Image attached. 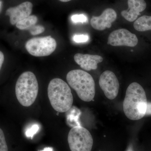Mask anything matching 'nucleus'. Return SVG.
Masks as SVG:
<instances>
[{"instance_id":"obj_1","label":"nucleus","mask_w":151,"mask_h":151,"mask_svg":"<svg viewBox=\"0 0 151 151\" xmlns=\"http://www.w3.org/2000/svg\"><path fill=\"white\" fill-rule=\"evenodd\" d=\"M147 100L145 92L140 84L133 82L128 86L123 103L125 115L133 121L142 119L145 116Z\"/></svg>"},{"instance_id":"obj_2","label":"nucleus","mask_w":151,"mask_h":151,"mask_svg":"<svg viewBox=\"0 0 151 151\" xmlns=\"http://www.w3.org/2000/svg\"><path fill=\"white\" fill-rule=\"evenodd\" d=\"M50 102L53 109L59 113L67 112L72 107L73 97L70 87L59 78L51 80L47 88Z\"/></svg>"},{"instance_id":"obj_3","label":"nucleus","mask_w":151,"mask_h":151,"mask_svg":"<svg viewBox=\"0 0 151 151\" xmlns=\"http://www.w3.org/2000/svg\"><path fill=\"white\" fill-rule=\"evenodd\" d=\"M66 80L82 101L90 102L93 100L95 94V83L89 73L80 69L70 70L67 73Z\"/></svg>"},{"instance_id":"obj_4","label":"nucleus","mask_w":151,"mask_h":151,"mask_svg":"<svg viewBox=\"0 0 151 151\" xmlns=\"http://www.w3.org/2000/svg\"><path fill=\"white\" fill-rule=\"evenodd\" d=\"M39 85L34 73L26 71L22 73L17 81L15 93L19 103L24 107H29L37 97Z\"/></svg>"},{"instance_id":"obj_5","label":"nucleus","mask_w":151,"mask_h":151,"mask_svg":"<svg viewBox=\"0 0 151 151\" xmlns=\"http://www.w3.org/2000/svg\"><path fill=\"white\" fill-rule=\"evenodd\" d=\"M71 151H91L93 145L92 135L88 130L80 126L71 129L68 136Z\"/></svg>"},{"instance_id":"obj_6","label":"nucleus","mask_w":151,"mask_h":151,"mask_svg":"<svg viewBox=\"0 0 151 151\" xmlns=\"http://www.w3.org/2000/svg\"><path fill=\"white\" fill-rule=\"evenodd\" d=\"M56 41L50 36L34 37L28 40L25 48L30 54L35 57L48 56L55 50Z\"/></svg>"},{"instance_id":"obj_7","label":"nucleus","mask_w":151,"mask_h":151,"mask_svg":"<svg viewBox=\"0 0 151 151\" xmlns=\"http://www.w3.org/2000/svg\"><path fill=\"white\" fill-rule=\"evenodd\" d=\"M99 85L106 97L112 100L116 98L119 93V83L115 73L107 70L100 76Z\"/></svg>"},{"instance_id":"obj_8","label":"nucleus","mask_w":151,"mask_h":151,"mask_svg":"<svg viewBox=\"0 0 151 151\" xmlns=\"http://www.w3.org/2000/svg\"><path fill=\"white\" fill-rule=\"evenodd\" d=\"M138 42L137 36L125 29L112 32L108 38V44L113 46L134 47Z\"/></svg>"},{"instance_id":"obj_9","label":"nucleus","mask_w":151,"mask_h":151,"mask_svg":"<svg viewBox=\"0 0 151 151\" xmlns=\"http://www.w3.org/2000/svg\"><path fill=\"white\" fill-rule=\"evenodd\" d=\"M32 3L26 1L18 6L7 9L6 14L10 18L11 24L15 25L17 23L29 16L32 11Z\"/></svg>"},{"instance_id":"obj_10","label":"nucleus","mask_w":151,"mask_h":151,"mask_svg":"<svg viewBox=\"0 0 151 151\" xmlns=\"http://www.w3.org/2000/svg\"><path fill=\"white\" fill-rule=\"evenodd\" d=\"M117 14L113 9L108 8L105 10L100 16H93L90 20L91 26L94 29L102 31L110 28L112 23L117 19Z\"/></svg>"},{"instance_id":"obj_11","label":"nucleus","mask_w":151,"mask_h":151,"mask_svg":"<svg viewBox=\"0 0 151 151\" xmlns=\"http://www.w3.org/2000/svg\"><path fill=\"white\" fill-rule=\"evenodd\" d=\"M75 62L84 70H96L97 64L103 61V57L96 55L76 53L74 56Z\"/></svg>"},{"instance_id":"obj_12","label":"nucleus","mask_w":151,"mask_h":151,"mask_svg":"<svg viewBox=\"0 0 151 151\" xmlns=\"http://www.w3.org/2000/svg\"><path fill=\"white\" fill-rule=\"evenodd\" d=\"M129 9L122 11V15L128 21L133 22L136 20L140 13L145 10L147 4L145 0H128Z\"/></svg>"},{"instance_id":"obj_13","label":"nucleus","mask_w":151,"mask_h":151,"mask_svg":"<svg viewBox=\"0 0 151 151\" xmlns=\"http://www.w3.org/2000/svg\"><path fill=\"white\" fill-rule=\"evenodd\" d=\"M66 122L69 127H72L81 126L79 119L81 115V112L76 106H72L66 112Z\"/></svg>"},{"instance_id":"obj_14","label":"nucleus","mask_w":151,"mask_h":151,"mask_svg":"<svg viewBox=\"0 0 151 151\" xmlns=\"http://www.w3.org/2000/svg\"><path fill=\"white\" fill-rule=\"evenodd\" d=\"M134 27L135 29L139 32L151 30V16L140 17L135 21Z\"/></svg>"},{"instance_id":"obj_15","label":"nucleus","mask_w":151,"mask_h":151,"mask_svg":"<svg viewBox=\"0 0 151 151\" xmlns=\"http://www.w3.org/2000/svg\"><path fill=\"white\" fill-rule=\"evenodd\" d=\"M37 20V17L35 15H30L17 23L16 25L19 29L27 30L36 24Z\"/></svg>"},{"instance_id":"obj_16","label":"nucleus","mask_w":151,"mask_h":151,"mask_svg":"<svg viewBox=\"0 0 151 151\" xmlns=\"http://www.w3.org/2000/svg\"><path fill=\"white\" fill-rule=\"evenodd\" d=\"M40 129L39 126L37 124H34L27 129L25 135L27 138L32 139L35 135L37 134Z\"/></svg>"},{"instance_id":"obj_17","label":"nucleus","mask_w":151,"mask_h":151,"mask_svg":"<svg viewBox=\"0 0 151 151\" xmlns=\"http://www.w3.org/2000/svg\"><path fill=\"white\" fill-rule=\"evenodd\" d=\"M45 30V29L43 26L35 24L30 28L27 30L29 31L31 34L33 35H36L43 32Z\"/></svg>"},{"instance_id":"obj_18","label":"nucleus","mask_w":151,"mask_h":151,"mask_svg":"<svg viewBox=\"0 0 151 151\" xmlns=\"http://www.w3.org/2000/svg\"><path fill=\"white\" fill-rule=\"evenodd\" d=\"M0 151H8V148L6 142L4 134L0 128Z\"/></svg>"},{"instance_id":"obj_19","label":"nucleus","mask_w":151,"mask_h":151,"mask_svg":"<svg viewBox=\"0 0 151 151\" xmlns=\"http://www.w3.org/2000/svg\"><path fill=\"white\" fill-rule=\"evenodd\" d=\"M71 21L75 23L86 22L88 21L87 17L83 14L73 15L71 17Z\"/></svg>"},{"instance_id":"obj_20","label":"nucleus","mask_w":151,"mask_h":151,"mask_svg":"<svg viewBox=\"0 0 151 151\" xmlns=\"http://www.w3.org/2000/svg\"><path fill=\"white\" fill-rule=\"evenodd\" d=\"M89 39V37L84 35H75L73 37V40L74 42L77 43L86 42Z\"/></svg>"},{"instance_id":"obj_21","label":"nucleus","mask_w":151,"mask_h":151,"mask_svg":"<svg viewBox=\"0 0 151 151\" xmlns=\"http://www.w3.org/2000/svg\"><path fill=\"white\" fill-rule=\"evenodd\" d=\"M145 116H151V102H147Z\"/></svg>"},{"instance_id":"obj_22","label":"nucleus","mask_w":151,"mask_h":151,"mask_svg":"<svg viewBox=\"0 0 151 151\" xmlns=\"http://www.w3.org/2000/svg\"><path fill=\"white\" fill-rule=\"evenodd\" d=\"M4 60V53L1 51H0V70L2 66Z\"/></svg>"},{"instance_id":"obj_23","label":"nucleus","mask_w":151,"mask_h":151,"mask_svg":"<svg viewBox=\"0 0 151 151\" xmlns=\"http://www.w3.org/2000/svg\"><path fill=\"white\" fill-rule=\"evenodd\" d=\"M40 151H54L52 147H45L43 150H42Z\"/></svg>"},{"instance_id":"obj_24","label":"nucleus","mask_w":151,"mask_h":151,"mask_svg":"<svg viewBox=\"0 0 151 151\" xmlns=\"http://www.w3.org/2000/svg\"><path fill=\"white\" fill-rule=\"evenodd\" d=\"M3 8V2L1 0H0V13H1V12Z\"/></svg>"},{"instance_id":"obj_25","label":"nucleus","mask_w":151,"mask_h":151,"mask_svg":"<svg viewBox=\"0 0 151 151\" xmlns=\"http://www.w3.org/2000/svg\"><path fill=\"white\" fill-rule=\"evenodd\" d=\"M60 1L63 2H67L71 0H59Z\"/></svg>"},{"instance_id":"obj_26","label":"nucleus","mask_w":151,"mask_h":151,"mask_svg":"<svg viewBox=\"0 0 151 151\" xmlns=\"http://www.w3.org/2000/svg\"><path fill=\"white\" fill-rule=\"evenodd\" d=\"M127 151H133L132 147H130L128 149V150H127Z\"/></svg>"}]
</instances>
